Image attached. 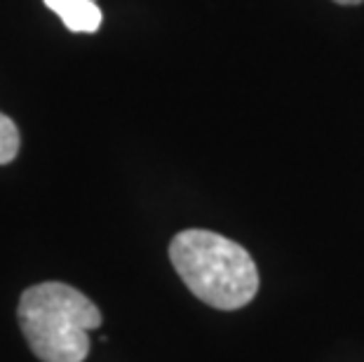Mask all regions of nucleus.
I'll return each instance as SVG.
<instances>
[{"label": "nucleus", "instance_id": "5", "mask_svg": "<svg viewBox=\"0 0 364 362\" xmlns=\"http://www.w3.org/2000/svg\"><path fill=\"white\" fill-rule=\"evenodd\" d=\"M334 3H338V5H360V3H364V0H334Z\"/></svg>", "mask_w": 364, "mask_h": 362}, {"label": "nucleus", "instance_id": "3", "mask_svg": "<svg viewBox=\"0 0 364 362\" xmlns=\"http://www.w3.org/2000/svg\"><path fill=\"white\" fill-rule=\"evenodd\" d=\"M43 3L73 33H95L102 28L104 14L95 0H43Z\"/></svg>", "mask_w": 364, "mask_h": 362}, {"label": "nucleus", "instance_id": "2", "mask_svg": "<svg viewBox=\"0 0 364 362\" xmlns=\"http://www.w3.org/2000/svg\"><path fill=\"white\" fill-rule=\"evenodd\" d=\"M17 318L28 348L43 362H82L87 332L102 327V311L66 282H38L19 299Z\"/></svg>", "mask_w": 364, "mask_h": 362}, {"label": "nucleus", "instance_id": "1", "mask_svg": "<svg viewBox=\"0 0 364 362\" xmlns=\"http://www.w3.org/2000/svg\"><path fill=\"white\" fill-rule=\"evenodd\" d=\"M169 261L200 302L237 311L259 292V271L252 254L230 238L205 228H186L169 243Z\"/></svg>", "mask_w": 364, "mask_h": 362}, {"label": "nucleus", "instance_id": "4", "mask_svg": "<svg viewBox=\"0 0 364 362\" xmlns=\"http://www.w3.org/2000/svg\"><path fill=\"white\" fill-rule=\"evenodd\" d=\"M19 146H21L19 127L14 125L12 118L0 113V165L12 163L19 153Z\"/></svg>", "mask_w": 364, "mask_h": 362}]
</instances>
